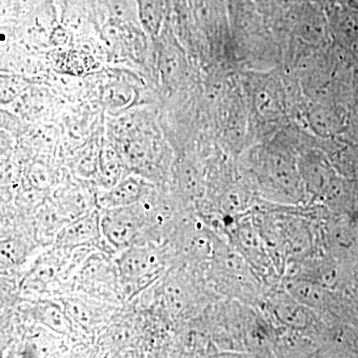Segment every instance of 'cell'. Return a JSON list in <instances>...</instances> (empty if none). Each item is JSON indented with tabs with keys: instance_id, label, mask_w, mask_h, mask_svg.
Listing matches in <instances>:
<instances>
[{
	"instance_id": "cell-1",
	"label": "cell",
	"mask_w": 358,
	"mask_h": 358,
	"mask_svg": "<svg viewBox=\"0 0 358 358\" xmlns=\"http://www.w3.org/2000/svg\"><path fill=\"white\" fill-rule=\"evenodd\" d=\"M103 230L115 245H124L134 233V223L126 212H115L103 219Z\"/></svg>"
},
{
	"instance_id": "cell-2",
	"label": "cell",
	"mask_w": 358,
	"mask_h": 358,
	"mask_svg": "<svg viewBox=\"0 0 358 358\" xmlns=\"http://www.w3.org/2000/svg\"><path fill=\"white\" fill-rule=\"evenodd\" d=\"M141 187L136 182H124L115 188L110 194V201L114 206L131 204L140 196Z\"/></svg>"
},
{
	"instance_id": "cell-3",
	"label": "cell",
	"mask_w": 358,
	"mask_h": 358,
	"mask_svg": "<svg viewBox=\"0 0 358 358\" xmlns=\"http://www.w3.org/2000/svg\"><path fill=\"white\" fill-rule=\"evenodd\" d=\"M154 257L148 255L143 252H134L133 254L126 257L122 267L129 274H141L148 272V268L152 266Z\"/></svg>"
},
{
	"instance_id": "cell-4",
	"label": "cell",
	"mask_w": 358,
	"mask_h": 358,
	"mask_svg": "<svg viewBox=\"0 0 358 358\" xmlns=\"http://www.w3.org/2000/svg\"><path fill=\"white\" fill-rule=\"evenodd\" d=\"M93 221L85 220L83 222L75 223L70 226L62 236L64 242H77L80 240H86L93 234Z\"/></svg>"
}]
</instances>
